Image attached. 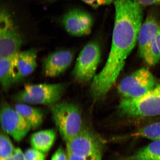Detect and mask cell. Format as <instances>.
Returning <instances> with one entry per match:
<instances>
[{"instance_id":"obj_1","label":"cell","mask_w":160,"mask_h":160,"mask_svg":"<svg viewBox=\"0 0 160 160\" xmlns=\"http://www.w3.org/2000/svg\"><path fill=\"white\" fill-rule=\"evenodd\" d=\"M115 18L108 58L101 71L93 79L94 98H103L115 83L126 59L137 43L142 24V6L135 0H115Z\"/></svg>"},{"instance_id":"obj_2","label":"cell","mask_w":160,"mask_h":160,"mask_svg":"<svg viewBox=\"0 0 160 160\" xmlns=\"http://www.w3.org/2000/svg\"><path fill=\"white\" fill-rule=\"evenodd\" d=\"M54 121L66 142L77 136L83 128L81 111L74 104L63 102L51 106Z\"/></svg>"},{"instance_id":"obj_3","label":"cell","mask_w":160,"mask_h":160,"mask_svg":"<svg viewBox=\"0 0 160 160\" xmlns=\"http://www.w3.org/2000/svg\"><path fill=\"white\" fill-rule=\"evenodd\" d=\"M159 22L154 12L148 15L142 24L138 35L140 57L148 65L153 66L160 61V52L156 41Z\"/></svg>"},{"instance_id":"obj_4","label":"cell","mask_w":160,"mask_h":160,"mask_svg":"<svg viewBox=\"0 0 160 160\" xmlns=\"http://www.w3.org/2000/svg\"><path fill=\"white\" fill-rule=\"evenodd\" d=\"M119 109L122 115L130 118L160 115V82L142 97L134 99H123Z\"/></svg>"},{"instance_id":"obj_5","label":"cell","mask_w":160,"mask_h":160,"mask_svg":"<svg viewBox=\"0 0 160 160\" xmlns=\"http://www.w3.org/2000/svg\"><path fill=\"white\" fill-rule=\"evenodd\" d=\"M66 87L65 83H60L27 85L15 99L19 103L52 105L61 98Z\"/></svg>"},{"instance_id":"obj_6","label":"cell","mask_w":160,"mask_h":160,"mask_svg":"<svg viewBox=\"0 0 160 160\" xmlns=\"http://www.w3.org/2000/svg\"><path fill=\"white\" fill-rule=\"evenodd\" d=\"M156 85V80L151 72L142 68L122 79L118 90L123 99H134L147 94Z\"/></svg>"},{"instance_id":"obj_7","label":"cell","mask_w":160,"mask_h":160,"mask_svg":"<svg viewBox=\"0 0 160 160\" xmlns=\"http://www.w3.org/2000/svg\"><path fill=\"white\" fill-rule=\"evenodd\" d=\"M101 58V49L97 43L91 42L86 45L80 52L74 68L75 79L83 83L93 79Z\"/></svg>"},{"instance_id":"obj_8","label":"cell","mask_w":160,"mask_h":160,"mask_svg":"<svg viewBox=\"0 0 160 160\" xmlns=\"http://www.w3.org/2000/svg\"><path fill=\"white\" fill-rule=\"evenodd\" d=\"M23 40L7 10L0 16V58H11L19 52Z\"/></svg>"},{"instance_id":"obj_9","label":"cell","mask_w":160,"mask_h":160,"mask_svg":"<svg viewBox=\"0 0 160 160\" xmlns=\"http://www.w3.org/2000/svg\"><path fill=\"white\" fill-rule=\"evenodd\" d=\"M66 143L67 152L83 157H101V142L93 133L83 128Z\"/></svg>"},{"instance_id":"obj_10","label":"cell","mask_w":160,"mask_h":160,"mask_svg":"<svg viewBox=\"0 0 160 160\" xmlns=\"http://www.w3.org/2000/svg\"><path fill=\"white\" fill-rule=\"evenodd\" d=\"M1 122L3 131L17 142L21 141L32 129L29 124L15 109L6 104L2 108Z\"/></svg>"},{"instance_id":"obj_11","label":"cell","mask_w":160,"mask_h":160,"mask_svg":"<svg viewBox=\"0 0 160 160\" xmlns=\"http://www.w3.org/2000/svg\"><path fill=\"white\" fill-rule=\"evenodd\" d=\"M62 23L70 35L81 37L89 34L91 31L93 20L91 15L82 10H71L64 16Z\"/></svg>"},{"instance_id":"obj_12","label":"cell","mask_w":160,"mask_h":160,"mask_svg":"<svg viewBox=\"0 0 160 160\" xmlns=\"http://www.w3.org/2000/svg\"><path fill=\"white\" fill-rule=\"evenodd\" d=\"M37 50L31 49L19 52L12 58L11 72L13 83L31 75L37 67Z\"/></svg>"},{"instance_id":"obj_13","label":"cell","mask_w":160,"mask_h":160,"mask_svg":"<svg viewBox=\"0 0 160 160\" xmlns=\"http://www.w3.org/2000/svg\"><path fill=\"white\" fill-rule=\"evenodd\" d=\"M73 55L69 50H61L50 53L43 62L44 74L48 77H55L62 74L71 66Z\"/></svg>"},{"instance_id":"obj_14","label":"cell","mask_w":160,"mask_h":160,"mask_svg":"<svg viewBox=\"0 0 160 160\" xmlns=\"http://www.w3.org/2000/svg\"><path fill=\"white\" fill-rule=\"evenodd\" d=\"M56 137V132L54 129H48L38 132L31 136V145L33 148L42 152H47L54 142Z\"/></svg>"},{"instance_id":"obj_15","label":"cell","mask_w":160,"mask_h":160,"mask_svg":"<svg viewBox=\"0 0 160 160\" xmlns=\"http://www.w3.org/2000/svg\"><path fill=\"white\" fill-rule=\"evenodd\" d=\"M15 109L29 124L32 129H37L42 122L43 113L37 108L20 103L15 105Z\"/></svg>"},{"instance_id":"obj_16","label":"cell","mask_w":160,"mask_h":160,"mask_svg":"<svg viewBox=\"0 0 160 160\" xmlns=\"http://www.w3.org/2000/svg\"><path fill=\"white\" fill-rule=\"evenodd\" d=\"M125 160H160V140L153 141Z\"/></svg>"},{"instance_id":"obj_17","label":"cell","mask_w":160,"mask_h":160,"mask_svg":"<svg viewBox=\"0 0 160 160\" xmlns=\"http://www.w3.org/2000/svg\"><path fill=\"white\" fill-rule=\"evenodd\" d=\"M11 58H0V83L7 91L14 84L11 72Z\"/></svg>"},{"instance_id":"obj_18","label":"cell","mask_w":160,"mask_h":160,"mask_svg":"<svg viewBox=\"0 0 160 160\" xmlns=\"http://www.w3.org/2000/svg\"><path fill=\"white\" fill-rule=\"evenodd\" d=\"M130 137H142L152 141L160 140V122L151 124L140 129L129 136Z\"/></svg>"},{"instance_id":"obj_19","label":"cell","mask_w":160,"mask_h":160,"mask_svg":"<svg viewBox=\"0 0 160 160\" xmlns=\"http://www.w3.org/2000/svg\"><path fill=\"white\" fill-rule=\"evenodd\" d=\"M16 148L8 136L1 133L0 138V160H7L13 155Z\"/></svg>"},{"instance_id":"obj_20","label":"cell","mask_w":160,"mask_h":160,"mask_svg":"<svg viewBox=\"0 0 160 160\" xmlns=\"http://www.w3.org/2000/svg\"><path fill=\"white\" fill-rule=\"evenodd\" d=\"M25 160H45V153L33 148L28 149L24 153Z\"/></svg>"},{"instance_id":"obj_21","label":"cell","mask_w":160,"mask_h":160,"mask_svg":"<svg viewBox=\"0 0 160 160\" xmlns=\"http://www.w3.org/2000/svg\"><path fill=\"white\" fill-rule=\"evenodd\" d=\"M91 6L94 8L101 7V6L108 5L114 2L115 0H81Z\"/></svg>"},{"instance_id":"obj_22","label":"cell","mask_w":160,"mask_h":160,"mask_svg":"<svg viewBox=\"0 0 160 160\" xmlns=\"http://www.w3.org/2000/svg\"><path fill=\"white\" fill-rule=\"evenodd\" d=\"M68 160H101V157H86L67 152Z\"/></svg>"},{"instance_id":"obj_23","label":"cell","mask_w":160,"mask_h":160,"mask_svg":"<svg viewBox=\"0 0 160 160\" xmlns=\"http://www.w3.org/2000/svg\"><path fill=\"white\" fill-rule=\"evenodd\" d=\"M51 160H68L67 155L62 148H59L52 157Z\"/></svg>"},{"instance_id":"obj_24","label":"cell","mask_w":160,"mask_h":160,"mask_svg":"<svg viewBox=\"0 0 160 160\" xmlns=\"http://www.w3.org/2000/svg\"><path fill=\"white\" fill-rule=\"evenodd\" d=\"M7 160H25L24 155L21 149L17 148L13 155Z\"/></svg>"},{"instance_id":"obj_25","label":"cell","mask_w":160,"mask_h":160,"mask_svg":"<svg viewBox=\"0 0 160 160\" xmlns=\"http://www.w3.org/2000/svg\"><path fill=\"white\" fill-rule=\"evenodd\" d=\"M142 6H147L160 3V0H135Z\"/></svg>"},{"instance_id":"obj_26","label":"cell","mask_w":160,"mask_h":160,"mask_svg":"<svg viewBox=\"0 0 160 160\" xmlns=\"http://www.w3.org/2000/svg\"><path fill=\"white\" fill-rule=\"evenodd\" d=\"M156 38L157 45L160 52V21L159 22L158 28Z\"/></svg>"},{"instance_id":"obj_27","label":"cell","mask_w":160,"mask_h":160,"mask_svg":"<svg viewBox=\"0 0 160 160\" xmlns=\"http://www.w3.org/2000/svg\"></svg>"}]
</instances>
